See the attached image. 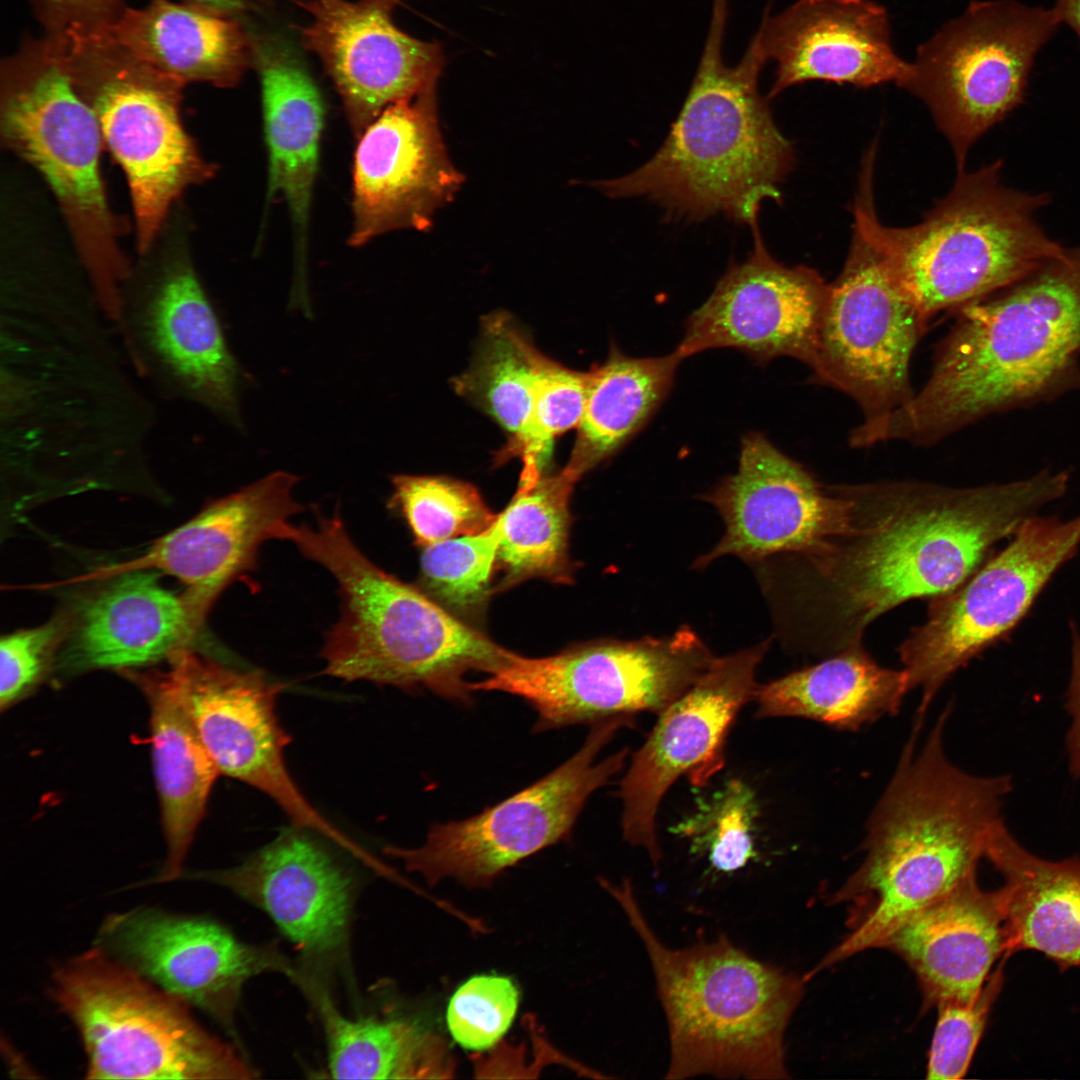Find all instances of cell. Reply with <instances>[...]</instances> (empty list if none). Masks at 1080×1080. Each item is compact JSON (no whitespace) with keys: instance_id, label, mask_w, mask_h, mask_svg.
Listing matches in <instances>:
<instances>
[{"instance_id":"1","label":"cell","mask_w":1080,"mask_h":1080,"mask_svg":"<svg viewBox=\"0 0 1080 1080\" xmlns=\"http://www.w3.org/2000/svg\"><path fill=\"white\" fill-rule=\"evenodd\" d=\"M1068 485L1067 472L1044 471L972 488L903 481L847 486L855 500L851 531L797 555L808 568L811 648L833 655L859 645L885 612L953 591Z\"/></svg>"},{"instance_id":"2","label":"cell","mask_w":1080,"mask_h":1080,"mask_svg":"<svg viewBox=\"0 0 1080 1080\" xmlns=\"http://www.w3.org/2000/svg\"><path fill=\"white\" fill-rule=\"evenodd\" d=\"M946 722L938 717L919 749L914 733L905 744L868 819L864 859L835 895L850 903V931L818 968L883 948L906 919L977 877L1006 825L1011 777L975 776L952 764L944 751Z\"/></svg>"},{"instance_id":"3","label":"cell","mask_w":1080,"mask_h":1080,"mask_svg":"<svg viewBox=\"0 0 1080 1080\" xmlns=\"http://www.w3.org/2000/svg\"><path fill=\"white\" fill-rule=\"evenodd\" d=\"M923 388L863 424V440L934 443L1055 385L1080 354V246L968 304Z\"/></svg>"},{"instance_id":"4","label":"cell","mask_w":1080,"mask_h":1080,"mask_svg":"<svg viewBox=\"0 0 1080 1080\" xmlns=\"http://www.w3.org/2000/svg\"><path fill=\"white\" fill-rule=\"evenodd\" d=\"M727 0H713L711 22L683 107L654 156L633 172L593 183L610 198L646 197L667 216L690 221L722 214L758 220L761 204L782 196L794 150L760 94L767 61L754 35L736 66L723 60Z\"/></svg>"},{"instance_id":"5","label":"cell","mask_w":1080,"mask_h":1080,"mask_svg":"<svg viewBox=\"0 0 1080 1080\" xmlns=\"http://www.w3.org/2000/svg\"><path fill=\"white\" fill-rule=\"evenodd\" d=\"M289 541L338 584L340 616L322 649L324 673L406 691L419 689L471 705L472 671L489 674L509 651L458 619L417 586L374 564L349 536L338 512L293 526Z\"/></svg>"},{"instance_id":"6","label":"cell","mask_w":1080,"mask_h":1080,"mask_svg":"<svg viewBox=\"0 0 1080 1080\" xmlns=\"http://www.w3.org/2000/svg\"><path fill=\"white\" fill-rule=\"evenodd\" d=\"M874 157L867 153L863 162L854 230L880 255L926 324L937 313L991 296L1066 253L1035 218L1048 204V194L1004 186L999 160L958 172L951 192L921 223L885 227L873 206Z\"/></svg>"},{"instance_id":"7","label":"cell","mask_w":1080,"mask_h":1080,"mask_svg":"<svg viewBox=\"0 0 1080 1080\" xmlns=\"http://www.w3.org/2000/svg\"><path fill=\"white\" fill-rule=\"evenodd\" d=\"M601 884L650 959L668 1024L665 1078H787L784 1035L802 997V980L753 958L725 936L671 949L646 921L630 880Z\"/></svg>"},{"instance_id":"8","label":"cell","mask_w":1080,"mask_h":1080,"mask_svg":"<svg viewBox=\"0 0 1080 1080\" xmlns=\"http://www.w3.org/2000/svg\"><path fill=\"white\" fill-rule=\"evenodd\" d=\"M50 993L79 1032L89 1079L257 1077L194 1019L188 1002L98 946L57 966Z\"/></svg>"},{"instance_id":"9","label":"cell","mask_w":1080,"mask_h":1080,"mask_svg":"<svg viewBox=\"0 0 1080 1080\" xmlns=\"http://www.w3.org/2000/svg\"><path fill=\"white\" fill-rule=\"evenodd\" d=\"M714 658L699 636L682 626L667 637L590 641L545 657L513 652L471 688L525 700L536 712L533 731L538 733L639 712L660 714Z\"/></svg>"},{"instance_id":"10","label":"cell","mask_w":1080,"mask_h":1080,"mask_svg":"<svg viewBox=\"0 0 1080 1080\" xmlns=\"http://www.w3.org/2000/svg\"><path fill=\"white\" fill-rule=\"evenodd\" d=\"M1060 25L1053 8L971 1L918 47L901 87L928 106L958 172L972 144L1023 102L1036 55Z\"/></svg>"},{"instance_id":"11","label":"cell","mask_w":1080,"mask_h":1080,"mask_svg":"<svg viewBox=\"0 0 1080 1080\" xmlns=\"http://www.w3.org/2000/svg\"><path fill=\"white\" fill-rule=\"evenodd\" d=\"M633 720L592 724L581 748L549 774L476 815L432 825L419 847L387 846L384 854L430 885L445 878L473 888L490 885L509 867L569 838L588 798L621 771L628 754L623 749L596 761L599 752Z\"/></svg>"},{"instance_id":"12","label":"cell","mask_w":1080,"mask_h":1080,"mask_svg":"<svg viewBox=\"0 0 1080 1080\" xmlns=\"http://www.w3.org/2000/svg\"><path fill=\"white\" fill-rule=\"evenodd\" d=\"M1079 547L1080 514H1034L959 587L930 599L927 620L898 649L910 690L921 691L917 715L953 674L1019 624Z\"/></svg>"},{"instance_id":"13","label":"cell","mask_w":1080,"mask_h":1080,"mask_svg":"<svg viewBox=\"0 0 1080 1080\" xmlns=\"http://www.w3.org/2000/svg\"><path fill=\"white\" fill-rule=\"evenodd\" d=\"M167 671L220 774L268 795L294 825L366 859L369 855L328 821L303 795L287 768L290 742L276 713L281 685L263 672L242 671L189 644L166 658Z\"/></svg>"},{"instance_id":"14","label":"cell","mask_w":1080,"mask_h":1080,"mask_svg":"<svg viewBox=\"0 0 1080 1080\" xmlns=\"http://www.w3.org/2000/svg\"><path fill=\"white\" fill-rule=\"evenodd\" d=\"M927 324L880 255L854 230L843 270L828 284L814 377L846 393L864 421L909 401L914 347Z\"/></svg>"},{"instance_id":"15","label":"cell","mask_w":1080,"mask_h":1080,"mask_svg":"<svg viewBox=\"0 0 1080 1080\" xmlns=\"http://www.w3.org/2000/svg\"><path fill=\"white\" fill-rule=\"evenodd\" d=\"M769 646L770 641H764L715 657L698 680L659 714L633 755L618 793L623 838L643 848L656 871L662 856L656 815L663 796L680 777L702 787L722 769L728 733L741 708L755 698L756 669Z\"/></svg>"},{"instance_id":"16","label":"cell","mask_w":1080,"mask_h":1080,"mask_svg":"<svg viewBox=\"0 0 1080 1080\" xmlns=\"http://www.w3.org/2000/svg\"><path fill=\"white\" fill-rule=\"evenodd\" d=\"M703 499L725 523L720 541L694 566L723 556L755 562L803 554L852 529L855 501L847 487H825L763 434H746L736 473Z\"/></svg>"},{"instance_id":"17","label":"cell","mask_w":1080,"mask_h":1080,"mask_svg":"<svg viewBox=\"0 0 1080 1080\" xmlns=\"http://www.w3.org/2000/svg\"><path fill=\"white\" fill-rule=\"evenodd\" d=\"M750 227L748 258L729 265L689 316L674 351L684 360L708 349L735 348L761 364L792 357L813 372L828 284L809 267L778 262L764 244L758 220Z\"/></svg>"},{"instance_id":"18","label":"cell","mask_w":1080,"mask_h":1080,"mask_svg":"<svg viewBox=\"0 0 1080 1080\" xmlns=\"http://www.w3.org/2000/svg\"><path fill=\"white\" fill-rule=\"evenodd\" d=\"M96 942L115 959L229 1030L248 979L268 971L296 979L300 975L272 946L243 943L208 919L153 908L108 915Z\"/></svg>"},{"instance_id":"19","label":"cell","mask_w":1080,"mask_h":1080,"mask_svg":"<svg viewBox=\"0 0 1080 1080\" xmlns=\"http://www.w3.org/2000/svg\"><path fill=\"white\" fill-rule=\"evenodd\" d=\"M357 139L353 247L396 230L427 229L463 184L443 141L435 88L389 105Z\"/></svg>"},{"instance_id":"20","label":"cell","mask_w":1080,"mask_h":1080,"mask_svg":"<svg viewBox=\"0 0 1080 1080\" xmlns=\"http://www.w3.org/2000/svg\"><path fill=\"white\" fill-rule=\"evenodd\" d=\"M396 1H296L310 15L303 43L332 79L356 137L389 105L434 89L444 66L437 43L395 25Z\"/></svg>"},{"instance_id":"21","label":"cell","mask_w":1080,"mask_h":1080,"mask_svg":"<svg viewBox=\"0 0 1080 1080\" xmlns=\"http://www.w3.org/2000/svg\"><path fill=\"white\" fill-rule=\"evenodd\" d=\"M297 476L278 471L207 504L158 539L119 572L158 569L187 587L184 597L202 621L219 594L256 568L261 546L288 540L303 506L293 496Z\"/></svg>"},{"instance_id":"22","label":"cell","mask_w":1080,"mask_h":1080,"mask_svg":"<svg viewBox=\"0 0 1080 1080\" xmlns=\"http://www.w3.org/2000/svg\"><path fill=\"white\" fill-rule=\"evenodd\" d=\"M310 833L295 826L240 865L189 878L223 886L261 908L318 964L343 955L354 880Z\"/></svg>"},{"instance_id":"23","label":"cell","mask_w":1080,"mask_h":1080,"mask_svg":"<svg viewBox=\"0 0 1080 1080\" xmlns=\"http://www.w3.org/2000/svg\"><path fill=\"white\" fill-rule=\"evenodd\" d=\"M755 35L777 64L769 99L807 81L901 87L910 72L892 46L886 8L873 0H798L774 16L767 9Z\"/></svg>"},{"instance_id":"24","label":"cell","mask_w":1080,"mask_h":1080,"mask_svg":"<svg viewBox=\"0 0 1080 1080\" xmlns=\"http://www.w3.org/2000/svg\"><path fill=\"white\" fill-rule=\"evenodd\" d=\"M146 74L118 71L95 93L93 110L102 138L123 168L137 224L140 248L158 231L168 208L182 189L206 176L175 100L160 80Z\"/></svg>"},{"instance_id":"25","label":"cell","mask_w":1080,"mask_h":1080,"mask_svg":"<svg viewBox=\"0 0 1080 1080\" xmlns=\"http://www.w3.org/2000/svg\"><path fill=\"white\" fill-rule=\"evenodd\" d=\"M121 323L147 372L170 390L238 422V366L189 266L167 271L143 305Z\"/></svg>"},{"instance_id":"26","label":"cell","mask_w":1080,"mask_h":1080,"mask_svg":"<svg viewBox=\"0 0 1080 1080\" xmlns=\"http://www.w3.org/2000/svg\"><path fill=\"white\" fill-rule=\"evenodd\" d=\"M4 128L12 144L81 221L106 226L99 172L102 133L97 116L77 95L64 67L51 63L8 99Z\"/></svg>"},{"instance_id":"27","label":"cell","mask_w":1080,"mask_h":1080,"mask_svg":"<svg viewBox=\"0 0 1080 1080\" xmlns=\"http://www.w3.org/2000/svg\"><path fill=\"white\" fill-rule=\"evenodd\" d=\"M1004 924L1000 889L984 891L973 877L906 919L883 948L910 966L928 1004L971 1001L1006 955Z\"/></svg>"},{"instance_id":"28","label":"cell","mask_w":1080,"mask_h":1080,"mask_svg":"<svg viewBox=\"0 0 1080 1080\" xmlns=\"http://www.w3.org/2000/svg\"><path fill=\"white\" fill-rule=\"evenodd\" d=\"M253 64L261 82L263 128L268 151L267 202L280 195L294 232L293 298L306 302L307 234L317 177L325 109L315 82L283 43L257 39Z\"/></svg>"},{"instance_id":"29","label":"cell","mask_w":1080,"mask_h":1080,"mask_svg":"<svg viewBox=\"0 0 1080 1080\" xmlns=\"http://www.w3.org/2000/svg\"><path fill=\"white\" fill-rule=\"evenodd\" d=\"M184 595L146 570L120 572L80 608L60 658L66 673L137 669L166 659L201 626Z\"/></svg>"},{"instance_id":"30","label":"cell","mask_w":1080,"mask_h":1080,"mask_svg":"<svg viewBox=\"0 0 1080 1080\" xmlns=\"http://www.w3.org/2000/svg\"><path fill=\"white\" fill-rule=\"evenodd\" d=\"M107 34L141 68L169 81L230 86L253 64L252 40L237 22L169 0L127 10Z\"/></svg>"},{"instance_id":"31","label":"cell","mask_w":1080,"mask_h":1080,"mask_svg":"<svg viewBox=\"0 0 1080 1080\" xmlns=\"http://www.w3.org/2000/svg\"><path fill=\"white\" fill-rule=\"evenodd\" d=\"M150 707L152 761L167 845L156 882L171 881L200 823L211 788L220 774L206 750L166 669L122 670Z\"/></svg>"},{"instance_id":"32","label":"cell","mask_w":1080,"mask_h":1080,"mask_svg":"<svg viewBox=\"0 0 1080 1080\" xmlns=\"http://www.w3.org/2000/svg\"><path fill=\"white\" fill-rule=\"evenodd\" d=\"M987 860L1004 880L1006 956L1022 950L1043 953L1066 969L1080 967V857H1038L1005 825Z\"/></svg>"},{"instance_id":"33","label":"cell","mask_w":1080,"mask_h":1080,"mask_svg":"<svg viewBox=\"0 0 1080 1080\" xmlns=\"http://www.w3.org/2000/svg\"><path fill=\"white\" fill-rule=\"evenodd\" d=\"M910 691L909 675L879 665L861 644L758 686L757 716L801 717L856 731L896 714Z\"/></svg>"},{"instance_id":"34","label":"cell","mask_w":1080,"mask_h":1080,"mask_svg":"<svg viewBox=\"0 0 1080 1080\" xmlns=\"http://www.w3.org/2000/svg\"><path fill=\"white\" fill-rule=\"evenodd\" d=\"M682 360L675 351L629 357L611 345L606 361L589 371L584 412L563 471L577 482L631 440L668 396Z\"/></svg>"},{"instance_id":"35","label":"cell","mask_w":1080,"mask_h":1080,"mask_svg":"<svg viewBox=\"0 0 1080 1080\" xmlns=\"http://www.w3.org/2000/svg\"><path fill=\"white\" fill-rule=\"evenodd\" d=\"M328 1048V1067L336 1079H407L449 1076L440 1040L402 1019L375 1016L351 1019L329 996L308 981Z\"/></svg>"},{"instance_id":"36","label":"cell","mask_w":1080,"mask_h":1080,"mask_svg":"<svg viewBox=\"0 0 1080 1080\" xmlns=\"http://www.w3.org/2000/svg\"><path fill=\"white\" fill-rule=\"evenodd\" d=\"M576 482L563 470L542 476L528 488L517 489L498 514L500 538L497 564L501 572L494 592L533 578L571 582L569 557L570 498Z\"/></svg>"},{"instance_id":"37","label":"cell","mask_w":1080,"mask_h":1080,"mask_svg":"<svg viewBox=\"0 0 1080 1080\" xmlns=\"http://www.w3.org/2000/svg\"><path fill=\"white\" fill-rule=\"evenodd\" d=\"M546 360L509 316L497 313L483 323L471 366L454 383L514 439L523 429L539 372Z\"/></svg>"},{"instance_id":"38","label":"cell","mask_w":1080,"mask_h":1080,"mask_svg":"<svg viewBox=\"0 0 1080 1080\" xmlns=\"http://www.w3.org/2000/svg\"><path fill=\"white\" fill-rule=\"evenodd\" d=\"M499 538L497 517L480 533L424 547L416 586L449 613L476 627L494 593Z\"/></svg>"},{"instance_id":"39","label":"cell","mask_w":1080,"mask_h":1080,"mask_svg":"<svg viewBox=\"0 0 1080 1080\" xmlns=\"http://www.w3.org/2000/svg\"><path fill=\"white\" fill-rule=\"evenodd\" d=\"M389 506L422 548L490 528L498 514L470 483L446 476L395 475Z\"/></svg>"},{"instance_id":"40","label":"cell","mask_w":1080,"mask_h":1080,"mask_svg":"<svg viewBox=\"0 0 1080 1080\" xmlns=\"http://www.w3.org/2000/svg\"><path fill=\"white\" fill-rule=\"evenodd\" d=\"M589 371L579 372L545 360L534 389L528 419L521 432L499 456L522 460L518 489L535 484L543 475L554 440L577 428L585 408Z\"/></svg>"},{"instance_id":"41","label":"cell","mask_w":1080,"mask_h":1080,"mask_svg":"<svg viewBox=\"0 0 1080 1080\" xmlns=\"http://www.w3.org/2000/svg\"><path fill=\"white\" fill-rule=\"evenodd\" d=\"M756 816L754 793L738 779L726 783L697 812L677 824L674 833L688 838L695 851H705L716 870L743 868L756 856L752 826Z\"/></svg>"},{"instance_id":"42","label":"cell","mask_w":1080,"mask_h":1080,"mask_svg":"<svg viewBox=\"0 0 1080 1080\" xmlns=\"http://www.w3.org/2000/svg\"><path fill=\"white\" fill-rule=\"evenodd\" d=\"M519 1005V990L511 978L476 975L461 984L447 1007V1025L463 1048L493 1047L507 1032Z\"/></svg>"},{"instance_id":"43","label":"cell","mask_w":1080,"mask_h":1080,"mask_svg":"<svg viewBox=\"0 0 1080 1080\" xmlns=\"http://www.w3.org/2000/svg\"><path fill=\"white\" fill-rule=\"evenodd\" d=\"M1002 985L1003 972L998 968L974 1000L944 1001L936 1005L938 1017L928 1053V1079L964 1077Z\"/></svg>"},{"instance_id":"44","label":"cell","mask_w":1080,"mask_h":1080,"mask_svg":"<svg viewBox=\"0 0 1080 1080\" xmlns=\"http://www.w3.org/2000/svg\"><path fill=\"white\" fill-rule=\"evenodd\" d=\"M64 632V624L52 620L41 626L16 631L0 642V707H11L42 679Z\"/></svg>"},{"instance_id":"45","label":"cell","mask_w":1080,"mask_h":1080,"mask_svg":"<svg viewBox=\"0 0 1080 1080\" xmlns=\"http://www.w3.org/2000/svg\"><path fill=\"white\" fill-rule=\"evenodd\" d=\"M1070 675L1066 693V709L1071 718L1067 734L1069 769L1080 778V632L1071 624Z\"/></svg>"},{"instance_id":"46","label":"cell","mask_w":1080,"mask_h":1080,"mask_svg":"<svg viewBox=\"0 0 1080 1080\" xmlns=\"http://www.w3.org/2000/svg\"><path fill=\"white\" fill-rule=\"evenodd\" d=\"M1052 8L1059 22L1069 26L1080 39V0H1055Z\"/></svg>"},{"instance_id":"47","label":"cell","mask_w":1080,"mask_h":1080,"mask_svg":"<svg viewBox=\"0 0 1080 1080\" xmlns=\"http://www.w3.org/2000/svg\"><path fill=\"white\" fill-rule=\"evenodd\" d=\"M198 7L227 16L248 8L256 0H193Z\"/></svg>"},{"instance_id":"48","label":"cell","mask_w":1080,"mask_h":1080,"mask_svg":"<svg viewBox=\"0 0 1080 1080\" xmlns=\"http://www.w3.org/2000/svg\"><path fill=\"white\" fill-rule=\"evenodd\" d=\"M56 8L66 11H93L103 7L110 0H49Z\"/></svg>"}]
</instances>
